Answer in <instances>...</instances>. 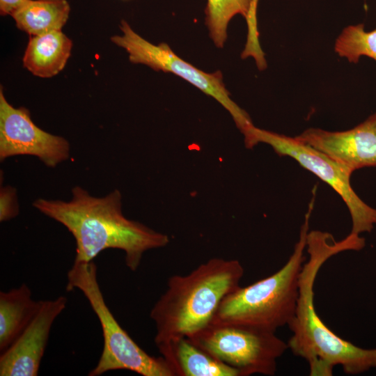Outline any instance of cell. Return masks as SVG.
<instances>
[{
	"instance_id": "obj_1",
	"label": "cell",
	"mask_w": 376,
	"mask_h": 376,
	"mask_svg": "<svg viewBox=\"0 0 376 376\" xmlns=\"http://www.w3.org/2000/svg\"><path fill=\"white\" fill-rule=\"evenodd\" d=\"M362 246V239L355 234L336 241L327 232L308 233V260L302 267L297 307L288 325L292 333L288 345L294 355L308 363L310 375L331 376L338 365L348 375L376 368V348L364 349L340 338L323 322L314 305V283L322 265L336 254L359 251Z\"/></svg>"
},
{
	"instance_id": "obj_2",
	"label": "cell",
	"mask_w": 376,
	"mask_h": 376,
	"mask_svg": "<svg viewBox=\"0 0 376 376\" xmlns=\"http://www.w3.org/2000/svg\"><path fill=\"white\" fill-rule=\"evenodd\" d=\"M72 194L70 201L38 198L33 206L72 233L76 242L75 261L88 263L102 251L118 249L125 252V264L134 272L146 251L169 242L166 234L123 215L118 189L95 197L76 186Z\"/></svg>"
},
{
	"instance_id": "obj_3",
	"label": "cell",
	"mask_w": 376,
	"mask_h": 376,
	"mask_svg": "<svg viewBox=\"0 0 376 376\" xmlns=\"http://www.w3.org/2000/svg\"><path fill=\"white\" fill-rule=\"evenodd\" d=\"M244 270L237 260L213 258L187 275H173L150 313L156 346L190 337L213 320L224 297L240 286Z\"/></svg>"
},
{
	"instance_id": "obj_4",
	"label": "cell",
	"mask_w": 376,
	"mask_h": 376,
	"mask_svg": "<svg viewBox=\"0 0 376 376\" xmlns=\"http://www.w3.org/2000/svg\"><path fill=\"white\" fill-rule=\"evenodd\" d=\"M313 200L304 217L299 237L285 263L273 274L245 287H237L222 300L212 322L236 324L275 333L294 317L299 278L306 248Z\"/></svg>"
},
{
	"instance_id": "obj_5",
	"label": "cell",
	"mask_w": 376,
	"mask_h": 376,
	"mask_svg": "<svg viewBox=\"0 0 376 376\" xmlns=\"http://www.w3.org/2000/svg\"><path fill=\"white\" fill-rule=\"evenodd\" d=\"M80 290L96 314L102 330L103 349L97 366L88 373L99 376L108 371L128 370L143 376H175L162 356L146 352L120 327L107 306L93 261L74 262L68 273L67 291Z\"/></svg>"
},
{
	"instance_id": "obj_6",
	"label": "cell",
	"mask_w": 376,
	"mask_h": 376,
	"mask_svg": "<svg viewBox=\"0 0 376 376\" xmlns=\"http://www.w3.org/2000/svg\"><path fill=\"white\" fill-rule=\"evenodd\" d=\"M245 146L253 148L259 143L269 145L280 156H288L329 185L347 205L352 219V233H370L376 225V209L366 204L354 191L352 172L323 152L299 140L255 127L243 133Z\"/></svg>"
},
{
	"instance_id": "obj_7",
	"label": "cell",
	"mask_w": 376,
	"mask_h": 376,
	"mask_svg": "<svg viewBox=\"0 0 376 376\" xmlns=\"http://www.w3.org/2000/svg\"><path fill=\"white\" fill-rule=\"evenodd\" d=\"M223 363L238 370L242 376H272L277 360L288 348L275 333L251 327L212 322L188 337Z\"/></svg>"
},
{
	"instance_id": "obj_8",
	"label": "cell",
	"mask_w": 376,
	"mask_h": 376,
	"mask_svg": "<svg viewBox=\"0 0 376 376\" xmlns=\"http://www.w3.org/2000/svg\"><path fill=\"white\" fill-rule=\"evenodd\" d=\"M120 28L123 35L113 36L111 40L127 51L132 63L173 73L212 97L230 113L242 133L253 125L249 114L230 99L221 71L207 73L201 70L179 57L166 43L155 45L145 40L125 20L121 21Z\"/></svg>"
},
{
	"instance_id": "obj_9",
	"label": "cell",
	"mask_w": 376,
	"mask_h": 376,
	"mask_svg": "<svg viewBox=\"0 0 376 376\" xmlns=\"http://www.w3.org/2000/svg\"><path fill=\"white\" fill-rule=\"evenodd\" d=\"M70 143L65 138L38 127L29 111L15 108L0 90V159L16 155L38 157L47 166L55 167L70 157Z\"/></svg>"
},
{
	"instance_id": "obj_10",
	"label": "cell",
	"mask_w": 376,
	"mask_h": 376,
	"mask_svg": "<svg viewBox=\"0 0 376 376\" xmlns=\"http://www.w3.org/2000/svg\"><path fill=\"white\" fill-rule=\"evenodd\" d=\"M67 298L41 300L35 316L16 340L0 357L1 376H36L52 326L65 309Z\"/></svg>"
},
{
	"instance_id": "obj_11",
	"label": "cell",
	"mask_w": 376,
	"mask_h": 376,
	"mask_svg": "<svg viewBox=\"0 0 376 376\" xmlns=\"http://www.w3.org/2000/svg\"><path fill=\"white\" fill-rule=\"evenodd\" d=\"M296 137L352 173L363 167H376V113L349 130L309 128Z\"/></svg>"
},
{
	"instance_id": "obj_12",
	"label": "cell",
	"mask_w": 376,
	"mask_h": 376,
	"mask_svg": "<svg viewBox=\"0 0 376 376\" xmlns=\"http://www.w3.org/2000/svg\"><path fill=\"white\" fill-rule=\"evenodd\" d=\"M175 376H242L240 372L181 337L157 347Z\"/></svg>"
},
{
	"instance_id": "obj_13",
	"label": "cell",
	"mask_w": 376,
	"mask_h": 376,
	"mask_svg": "<svg viewBox=\"0 0 376 376\" xmlns=\"http://www.w3.org/2000/svg\"><path fill=\"white\" fill-rule=\"evenodd\" d=\"M72 40L61 30L30 37L23 64L37 77L49 78L65 67L70 56Z\"/></svg>"
},
{
	"instance_id": "obj_14",
	"label": "cell",
	"mask_w": 376,
	"mask_h": 376,
	"mask_svg": "<svg viewBox=\"0 0 376 376\" xmlns=\"http://www.w3.org/2000/svg\"><path fill=\"white\" fill-rule=\"evenodd\" d=\"M32 297L30 288L22 284L8 292H0V351L5 352L26 327L40 306Z\"/></svg>"
},
{
	"instance_id": "obj_15",
	"label": "cell",
	"mask_w": 376,
	"mask_h": 376,
	"mask_svg": "<svg viewBox=\"0 0 376 376\" xmlns=\"http://www.w3.org/2000/svg\"><path fill=\"white\" fill-rule=\"evenodd\" d=\"M70 12L67 0H28L11 17L19 29L33 36L61 30Z\"/></svg>"
},
{
	"instance_id": "obj_16",
	"label": "cell",
	"mask_w": 376,
	"mask_h": 376,
	"mask_svg": "<svg viewBox=\"0 0 376 376\" xmlns=\"http://www.w3.org/2000/svg\"><path fill=\"white\" fill-rule=\"evenodd\" d=\"M257 4L258 0H207L205 24L217 47H224L230 20L238 14L246 19Z\"/></svg>"
},
{
	"instance_id": "obj_17",
	"label": "cell",
	"mask_w": 376,
	"mask_h": 376,
	"mask_svg": "<svg viewBox=\"0 0 376 376\" xmlns=\"http://www.w3.org/2000/svg\"><path fill=\"white\" fill-rule=\"evenodd\" d=\"M335 52L357 63L361 56L376 61V29L366 32L362 24L346 27L336 40Z\"/></svg>"
},
{
	"instance_id": "obj_18",
	"label": "cell",
	"mask_w": 376,
	"mask_h": 376,
	"mask_svg": "<svg viewBox=\"0 0 376 376\" xmlns=\"http://www.w3.org/2000/svg\"><path fill=\"white\" fill-rule=\"evenodd\" d=\"M0 199V221H6L15 217L19 213L15 189L10 186L1 187Z\"/></svg>"
},
{
	"instance_id": "obj_19",
	"label": "cell",
	"mask_w": 376,
	"mask_h": 376,
	"mask_svg": "<svg viewBox=\"0 0 376 376\" xmlns=\"http://www.w3.org/2000/svg\"><path fill=\"white\" fill-rule=\"evenodd\" d=\"M28 0H0L1 15L12 16Z\"/></svg>"
}]
</instances>
